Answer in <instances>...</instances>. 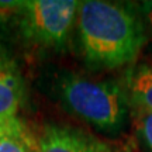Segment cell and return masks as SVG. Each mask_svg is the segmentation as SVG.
Segmentation results:
<instances>
[{"instance_id": "cell-1", "label": "cell", "mask_w": 152, "mask_h": 152, "mask_svg": "<svg viewBox=\"0 0 152 152\" xmlns=\"http://www.w3.org/2000/svg\"><path fill=\"white\" fill-rule=\"evenodd\" d=\"M76 21L82 54L92 68L114 69L132 64L147 41L141 17L127 4L80 1Z\"/></svg>"}, {"instance_id": "cell-2", "label": "cell", "mask_w": 152, "mask_h": 152, "mask_svg": "<svg viewBox=\"0 0 152 152\" xmlns=\"http://www.w3.org/2000/svg\"><path fill=\"white\" fill-rule=\"evenodd\" d=\"M58 92L71 113L100 130L118 131L127 120L130 104L121 82L66 75L59 79Z\"/></svg>"}, {"instance_id": "cell-3", "label": "cell", "mask_w": 152, "mask_h": 152, "mask_svg": "<svg viewBox=\"0 0 152 152\" xmlns=\"http://www.w3.org/2000/svg\"><path fill=\"white\" fill-rule=\"evenodd\" d=\"M79 4L80 1L75 0L18 1L16 11L24 37L42 48H64L77 17Z\"/></svg>"}, {"instance_id": "cell-4", "label": "cell", "mask_w": 152, "mask_h": 152, "mask_svg": "<svg viewBox=\"0 0 152 152\" xmlns=\"http://www.w3.org/2000/svg\"><path fill=\"white\" fill-rule=\"evenodd\" d=\"M38 148L39 152H115L96 137L66 125H47Z\"/></svg>"}, {"instance_id": "cell-5", "label": "cell", "mask_w": 152, "mask_h": 152, "mask_svg": "<svg viewBox=\"0 0 152 152\" xmlns=\"http://www.w3.org/2000/svg\"><path fill=\"white\" fill-rule=\"evenodd\" d=\"M121 85L128 104L135 111H152V65L137 64L131 66Z\"/></svg>"}, {"instance_id": "cell-6", "label": "cell", "mask_w": 152, "mask_h": 152, "mask_svg": "<svg viewBox=\"0 0 152 152\" xmlns=\"http://www.w3.org/2000/svg\"><path fill=\"white\" fill-rule=\"evenodd\" d=\"M23 97V80L11 64L0 68V121L16 117Z\"/></svg>"}, {"instance_id": "cell-7", "label": "cell", "mask_w": 152, "mask_h": 152, "mask_svg": "<svg viewBox=\"0 0 152 152\" xmlns=\"http://www.w3.org/2000/svg\"><path fill=\"white\" fill-rule=\"evenodd\" d=\"M0 152H39L28 130L17 117L0 121Z\"/></svg>"}, {"instance_id": "cell-8", "label": "cell", "mask_w": 152, "mask_h": 152, "mask_svg": "<svg viewBox=\"0 0 152 152\" xmlns=\"http://www.w3.org/2000/svg\"><path fill=\"white\" fill-rule=\"evenodd\" d=\"M135 118L142 140L152 152V111H135Z\"/></svg>"}, {"instance_id": "cell-9", "label": "cell", "mask_w": 152, "mask_h": 152, "mask_svg": "<svg viewBox=\"0 0 152 152\" xmlns=\"http://www.w3.org/2000/svg\"><path fill=\"white\" fill-rule=\"evenodd\" d=\"M141 9H142V13H144V17H145V21L148 23V26H149L151 33H152V0L144 1Z\"/></svg>"}, {"instance_id": "cell-10", "label": "cell", "mask_w": 152, "mask_h": 152, "mask_svg": "<svg viewBox=\"0 0 152 152\" xmlns=\"http://www.w3.org/2000/svg\"><path fill=\"white\" fill-rule=\"evenodd\" d=\"M9 62L4 59V56H3V52H1V49H0V68L1 66H4V65H7Z\"/></svg>"}]
</instances>
